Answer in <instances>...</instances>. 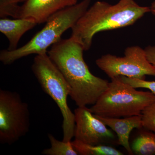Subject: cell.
<instances>
[{"label": "cell", "instance_id": "obj_3", "mask_svg": "<svg viewBox=\"0 0 155 155\" xmlns=\"http://www.w3.org/2000/svg\"><path fill=\"white\" fill-rule=\"evenodd\" d=\"M91 0H82L80 2L58 11L46 22V24L25 45L14 51L3 50L0 52V61L8 65L31 54L47 53L49 48L61 39L69 28H72L88 8Z\"/></svg>", "mask_w": 155, "mask_h": 155}, {"label": "cell", "instance_id": "obj_15", "mask_svg": "<svg viewBox=\"0 0 155 155\" xmlns=\"http://www.w3.org/2000/svg\"><path fill=\"white\" fill-rule=\"evenodd\" d=\"M26 0H0V17H8L18 18L20 7L19 3L24 2Z\"/></svg>", "mask_w": 155, "mask_h": 155}, {"label": "cell", "instance_id": "obj_12", "mask_svg": "<svg viewBox=\"0 0 155 155\" xmlns=\"http://www.w3.org/2000/svg\"><path fill=\"white\" fill-rule=\"evenodd\" d=\"M144 129L131 144L133 153L138 155H155V133Z\"/></svg>", "mask_w": 155, "mask_h": 155}, {"label": "cell", "instance_id": "obj_8", "mask_svg": "<svg viewBox=\"0 0 155 155\" xmlns=\"http://www.w3.org/2000/svg\"><path fill=\"white\" fill-rule=\"evenodd\" d=\"M74 113L75 140L94 145H104L115 141L114 133L86 107H78Z\"/></svg>", "mask_w": 155, "mask_h": 155}, {"label": "cell", "instance_id": "obj_1", "mask_svg": "<svg viewBox=\"0 0 155 155\" xmlns=\"http://www.w3.org/2000/svg\"><path fill=\"white\" fill-rule=\"evenodd\" d=\"M83 47L70 37L61 39L48 51L71 88L69 96L78 107L94 104L107 90L109 82L95 76L83 58Z\"/></svg>", "mask_w": 155, "mask_h": 155}, {"label": "cell", "instance_id": "obj_17", "mask_svg": "<svg viewBox=\"0 0 155 155\" xmlns=\"http://www.w3.org/2000/svg\"><path fill=\"white\" fill-rule=\"evenodd\" d=\"M120 78L123 82L128 84L134 88L148 89L155 95V81H148L145 79L131 78L123 76H120Z\"/></svg>", "mask_w": 155, "mask_h": 155}, {"label": "cell", "instance_id": "obj_6", "mask_svg": "<svg viewBox=\"0 0 155 155\" xmlns=\"http://www.w3.org/2000/svg\"><path fill=\"white\" fill-rule=\"evenodd\" d=\"M28 104L16 91L0 90V143L9 145L26 135L30 127Z\"/></svg>", "mask_w": 155, "mask_h": 155}, {"label": "cell", "instance_id": "obj_9", "mask_svg": "<svg viewBox=\"0 0 155 155\" xmlns=\"http://www.w3.org/2000/svg\"><path fill=\"white\" fill-rule=\"evenodd\" d=\"M78 1L26 0L20 7L18 18H31L37 24H41L58 11L75 5Z\"/></svg>", "mask_w": 155, "mask_h": 155}, {"label": "cell", "instance_id": "obj_13", "mask_svg": "<svg viewBox=\"0 0 155 155\" xmlns=\"http://www.w3.org/2000/svg\"><path fill=\"white\" fill-rule=\"evenodd\" d=\"M78 155H122V152L113 147L105 145H91L74 140L71 141Z\"/></svg>", "mask_w": 155, "mask_h": 155}, {"label": "cell", "instance_id": "obj_10", "mask_svg": "<svg viewBox=\"0 0 155 155\" xmlns=\"http://www.w3.org/2000/svg\"><path fill=\"white\" fill-rule=\"evenodd\" d=\"M95 116L116 132L118 137L117 143L124 147L129 154L133 155L129 143L130 134L134 128L142 127L141 116H134L123 119Z\"/></svg>", "mask_w": 155, "mask_h": 155}, {"label": "cell", "instance_id": "obj_19", "mask_svg": "<svg viewBox=\"0 0 155 155\" xmlns=\"http://www.w3.org/2000/svg\"><path fill=\"white\" fill-rule=\"evenodd\" d=\"M150 8V12L153 14L154 17H155V0L151 4Z\"/></svg>", "mask_w": 155, "mask_h": 155}, {"label": "cell", "instance_id": "obj_2", "mask_svg": "<svg viewBox=\"0 0 155 155\" xmlns=\"http://www.w3.org/2000/svg\"><path fill=\"white\" fill-rule=\"evenodd\" d=\"M149 12L150 7L139 5L134 0H119L115 5L97 1L71 28V37L88 51L97 33L133 25Z\"/></svg>", "mask_w": 155, "mask_h": 155}, {"label": "cell", "instance_id": "obj_14", "mask_svg": "<svg viewBox=\"0 0 155 155\" xmlns=\"http://www.w3.org/2000/svg\"><path fill=\"white\" fill-rule=\"evenodd\" d=\"M51 147L42 152L45 155H77L78 153L73 147L71 141L64 142L58 140L51 134H48Z\"/></svg>", "mask_w": 155, "mask_h": 155}, {"label": "cell", "instance_id": "obj_16", "mask_svg": "<svg viewBox=\"0 0 155 155\" xmlns=\"http://www.w3.org/2000/svg\"><path fill=\"white\" fill-rule=\"evenodd\" d=\"M140 116L142 127L155 133V102L145 108Z\"/></svg>", "mask_w": 155, "mask_h": 155}, {"label": "cell", "instance_id": "obj_4", "mask_svg": "<svg viewBox=\"0 0 155 155\" xmlns=\"http://www.w3.org/2000/svg\"><path fill=\"white\" fill-rule=\"evenodd\" d=\"M154 102L155 95L151 92L137 91L119 76L111 78L107 90L89 109L102 117H130L141 115L145 108Z\"/></svg>", "mask_w": 155, "mask_h": 155}, {"label": "cell", "instance_id": "obj_5", "mask_svg": "<svg viewBox=\"0 0 155 155\" xmlns=\"http://www.w3.org/2000/svg\"><path fill=\"white\" fill-rule=\"evenodd\" d=\"M31 69L42 89L58 106L63 118V141H71L74 137L75 114L67 103L71 88L61 71L51 60L47 53L36 55Z\"/></svg>", "mask_w": 155, "mask_h": 155}, {"label": "cell", "instance_id": "obj_7", "mask_svg": "<svg viewBox=\"0 0 155 155\" xmlns=\"http://www.w3.org/2000/svg\"><path fill=\"white\" fill-rule=\"evenodd\" d=\"M95 63L111 79L123 76L145 79L146 75L155 76V67L147 60L144 49L139 46L126 48L123 57L107 54Z\"/></svg>", "mask_w": 155, "mask_h": 155}, {"label": "cell", "instance_id": "obj_11", "mask_svg": "<svg viewBox=\"0 0 155 155\" xmlns=\"http://www.w3.org/2000/svg\"><path fill=\"white\" fill-rule=\"evenodd\" d=\"M37 23L31 18H17L14 19L6 18L0 19V31L8 38V51L17 49L22 37L28 31L35 27Z\"/></svg>", "mask_w": 155, "mask_h": 155}, {"label": "cell", "instance_id": "obj_18", "mask_svg": "<svg viewBox=\"0 0 155 155\" xmlns=\"http://www.w3.org/2000/svg\"><path fill=\"white\" fill-rule=\"evenodd\" d=\"M144 50L147 60L155 67V45L148 46Z\"/></svg>", "mask_w": 155, "mask_h": 155}]
</instances>
